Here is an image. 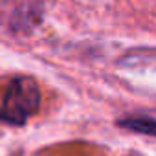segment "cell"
<instances>
[{
    "instance_id": "obj_1",
    "label": "cell",
    "mask_w": 156,
    "mask_h": 156,
    "mask_svg": "<svg viewBox=\"0 0 156 156\" xmlns=\"http://www.w3.org/2000/svg\"><path fill=\"white\" fill-rule=\"evenodd\" d=\"M41 105V92L31 77H15L9 83L2 107L0 121L9 125H22L26 119L37 112Z\"/></svg>"
}]
</instances>
